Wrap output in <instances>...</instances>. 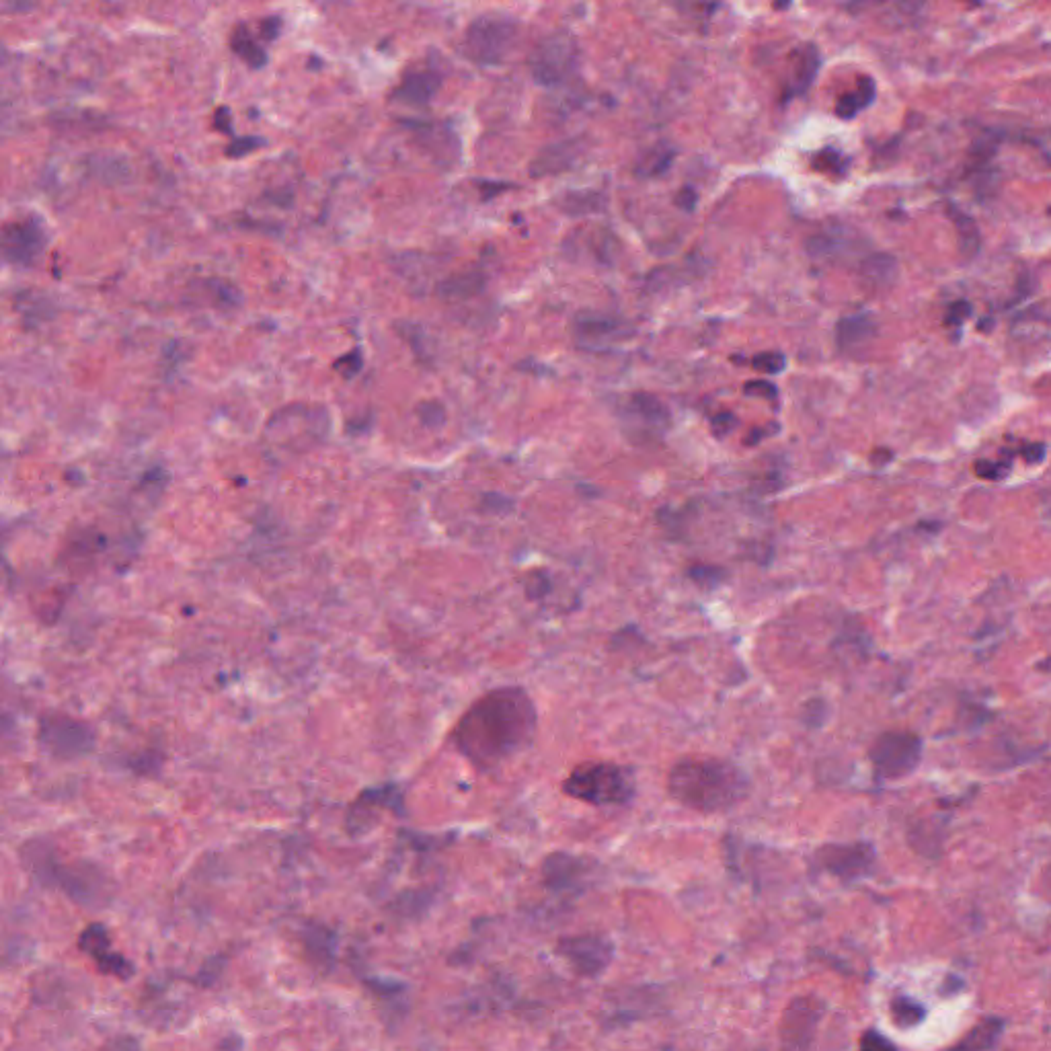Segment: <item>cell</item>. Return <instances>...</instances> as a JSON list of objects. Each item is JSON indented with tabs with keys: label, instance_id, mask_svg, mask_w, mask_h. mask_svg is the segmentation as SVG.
I'll return each instance as SVG.
<instances>
[{
	"label": "cell",
	"instance_id": "1",
	"mask_svg": "<svg viewBox=\"0 0 1051 1051\" xmlns=\"http://www.w3.org/2000/svg\"><path fill=\"white\" fill-rule=\"evenodd\" d=\"M536 731L532 698L516 686L495 688L464 711L452 729L456 750L479 768L508 762L530 746Z\"/></svg>",
	"mask_w": 1051,
	"mask_h": 1051
},
{
	"label": "cell",
	"instance_id": "2",
	"mask_svg": "<svg viewBox=\"0 0 1051 1051\" xmlns=\"http://www.w3.org/2000/svg\"><path fill=\"white\" fill-rule=\"evenodd\" d=\"M668 791L688 809L719 813L735 807L746 797L748 778L727 760L690 756L672 766L668 774Z\"/></svg>",
	"mask_w": 1051,
	"mask_h": 1051
},
{
	"label": "cell",
	"instance_id": "3",
	"mask_svg": "<svg viewBox=\"0 0 1051 1051\" xmlns=\"http://www.w3.org/2000/svg\"><path fill=\"white\" fill-rule=\"evenodd\" d=\"M25 867L33 877L48 885L60 887L68 898L87 908H99L109 900V881L105 873L93 863H60L52 846L44 842H29L23 848Z\"/></svg>",
	"mask_w": 1051,
	"mask_h": 1051
},
{
	"label": "cell",
	"instance_id": "4",
	"mask_svg": "<svg viewBox=\"0 0 1051 1051\" xmlns=\"http://www.w3.org/2000/svg\"><path fill=\"white\" fill-rule=\"evenodd\" d=\"M563 791L590 805H622L635 795V781L627 768L612 762H583L563 783Z\"/></svg>",
	"mask_w": 1051,
	"mask_h": 1051
},
{
	"label": "cell",
	"instance_id": "5",
	"mask_svg": "<svg viewBox=\"0 0 1051 1051\" xmlns=\"http://www.w3.org/2000/svg\"><path fill=\"white\" fill-rule=\"evenodd\" d=\"M516 40V19L508 15H481L464 33V54L475 64L495 66L510 56Z\"/></svg>",
	"mask_w": 1051,
	"mask_h": 1051
},
{
	"label": "cell",
	"instance_id": "6",
	"mask_svg": "<svg viewBox=\"0 0 1051 1051\" xmlns=\"http://www.w3.org/2000/svg\"><path fill=\"white\" fill-rule=\"evenodd\" d=\"M579 62V46L569 31H557L536 44L530 54V72L544 87H559L571 79Z\"/></svg>",
	"mask_w": 1051,
	"mask_h": 1051
},
{
	"label": "cell",
	"instance_id": "7",
	"mask_svg": "<svg viewBox=\"0 0 1051 1051\" xmlns=\"http://www.w3.org/2000/svg\"><path fill=\"white\" fill-rule=\"evenodd\" d=\"M922 758V742L910 731H885L881 733L871 750L869 760L875 776L881 781H898L916 770Z\"/></svg>",
	"mask_w": 1051,
	"mask_h": 1051
},
{
	"label": "cell",
	"instance_id": "8",
	"mask_svg": "<svg viewBox=\"0 0 1051 1051\" xmlns=\"http://www.w3.org/2000/svg\"><path fill=\"white\" fill-rule=\"evenodd\" d=\"M327 413L321 407L290 405L280 409L267 423V434L271 442L288 448H306L315 444L327 432Z\"/></svg>",
	"mask_w": 1051,
	"mask_h": 1051
},
{
	"label": "cell",
	"instance_id": "9",
	"mask_svg": "<svg viewBox=\"0 0 1051 1051\" xmlns=\"http://www.w3.org/2000/svg\"><path fill=\"white\" fill-rule=\"evenodd\" d=\"M37 737H40V744L60 760L81 758L95 746V733L89 725L60 713L42 719Z\"/></svg>",
	"mask_w": 1051,
	"mask_h": 1051
},
{
	"label": "cell",
	"instance_id": "10",
	"mask_svg": "<svg viewBox=\"0 0 1051 1051\" xmlns=\"http://www.w3.org/2000/svg\"><path fill=\"white\" fill-rule=\"evenodd\" d=\"M824 1015V1002L815 996L795 998L783 1015L781 1051H809Z\"/></svg>",
	"mask_w": 1051,
	"mask_h": 1051
},
{
	"label": "cell",
	"instance_id": "11",
	"mask_svg": "<svg viewBox=\"0 0 1051 1051\" xmlns=\"http://www.w3.org/2000/svg\"><path fill=\"white\" fill-rule=\"evenodd\" d=\"M875 861L871 844H828L815 852V865L822 871L854 881L865 877Z\"/></svg>",
	"mask_w": 1051,
	"mask_h": 1051
},
{
	"label": "cell",
	"instance_id": "12",
	"mask_svg": "<svg viewBox=\"0 0 1051 1051\" xmlns=\"http://www.w3.org/2000/svg\"><path fill=\"white\" fill-rule=\"evenodd\" d=\"M46 247L44 226L35 218L13 220L0 228V257L5 261L27 265L33 263Z\"/></svg>",
	"mask_w": 1051,
	"mask_h": 1051
},
{
	"label": "cell",
	"instance_id": "13",
	"mask_svg": "<svg viewBox=\"0 0 1051 1051\" xmlns=\"http://www.w3.org/2000/svg\"><path fill=\"white\" fill-rule=\"evenodd\" d=\"M559 953L581 976L596 978L610 965L614 957V945L604 937L586 934V937H571L561 941Z\"/></svg>",
	"mask_w": 1051,
	"mask_h": 1051
},
{
	"label": "cell",
	"instance_id": "14",
	"mask_svg": "<svg viewBox=\"0 0 1051 1051\" xmlns=\"http://www.w3.org/2000/svg\"><path fill=\"white\" fill-rule=\"evenodd\" d=\"M629 327L620 321L602 313H583L575 319L573 335L579 347L586 349H606L629 335Z\"/></svg>",
	"mask_w": 1051,
	"mask_h": 1051
},
{
	"label": "cell",
	"instance_id": "15",
	"mask_svg": "<svg viewBox=\"0 0 1051 1051\" xmlns=\"http://www.w3.org/2000/svg\"><path fill=\"white\" fill-rule=\"evenodd\" d=\"M79 945L89 957H93L97 961V965H99V969L103 973H113V976H118L122 980L132 976V971H134L132 963L126 957H122L120 953L111 951V941H109V934H107L105 926L91 924L81 934Z\"/></svg>",
	"mask_w": 1051,
	"mask_h": 1051
},
{
	"label": "cell",
	"instance_id": "16",
	"mask_svg": "<svg viewBox=\"0 0 1051 1051\" xmlns=\"http://www.w3.org/2000/svg\"><path fill=\"white\" fill-rule=\"evenodd\" d=\"M442 85L440 74L427 68L409 70L399 87L393 91V101L403 103L407 107H425L430 105L432 99L438 95Z\"/></svg>",
	"mask_w": 1051,
	"mask_h": 1051
},
{
	"label": "cell",
	"instance_id": "17",
	"mask_svg": "<svg viewBox=\"0 0 1051 1051\" xmlns=\"http://www.w3.org/2000/svg\"><path fill=\"white\" fill-rule=\"evenodd\" d=\"M789 62H791V72H789L785 99L801 97L811 89V85L817 79V74H820L822 56H820V50H817L813 44H805L791 54Z\"/></svg>",
	"mask_w": 1051,
	"mask_h": 1051
},
{
	"label": "cell",
	"instance_id": "18",
	"mask_svg": "<svg viewBox=\"0 0 1051 1051\" xmlns=\"http://www.w3.org/2000/svg\"><path fill=\"white\" fill-rule=\"evenodd\" d=\"M625 413L633 423L643 425L649 432H666L670 425V411L655 395L633 393L625 405Z\"/></svg>",
	"mask_w": 1051,
	"mask_h": 1051
},
{
	"label": "cell",
	"instance_id": "19",
	"mask_svg": "<svg viewBox=\"0 0 1051 1051\" xmlns=\"http://www.w3.org/2000/svg\"><path fill=\"white\" fill-rule=\"evenodd\" d=\"M577 148L573 142H559L551 144L544 150H540L538 157L532 161L530 175L532 177H549L557 175L565 169H569L577 159Z\"/></svg>",
	"mask_w": 1051,
	"mask_h": 1051
},
{
	"label": "cell",
	"instance_id": "20",
	"mask_svg": "<svg viewBox=\"0 0 1051 1051\" xmlns=\"http://www.w3.org/2000/svg\"><path fill=\"white\" fill-rule=\"evenodd\" d=\"M485 280L487 278L481 269H466L448 280H442L438 284V294L446 302H464L483 292Z\"/></svg>",
	"mask_w": 1051,
	"mask_h": 1051
},
{
	"label": "cell",
	"instance_id": "21",
	"mask_svg": "<svg viewBox=\"0 0 1051 1051\" xmlns=\"http://www.w3.org/2000/svg\"><path fill=\"white\" fill-rule=\"evenodd\" d=\"M877 333V323L871 315H850L836 323V345L840 349H854L869 343Z\"/></svg>",
	"mask_w": 1051,
	"mask_h": 1051
},
{
	"label": "cell",
	"instance_id": "22",
	"mask_svg": "<svg viewBox=\"0 0 1051 1051\" xmlns=\"http://www.w3.org/2000/svg\"><path fill=\"white\" fill-rule=\"evenodd\" d=\"M1004 1031V1021L998 1017H986L976 1027L969 1029L949 1051H990L996 1047Z\"/></svg>",
	"mask_w": 1051,
	"mask_h": 1051
},
{
	"label": "cell",
	"instance_id": "23",
	"mask_svg": "<svg viewBox=\"0 0 1051 1051\" xmlns=\"http://www.w3.org/2000/svg\"><path fill=\"white\" fill-rule=\"evenodd\" d=\"M676 159V148L670 142H657L647 148L635 167V175L641 179H655L666 175Z\"/></svg>",
	"mask_w": 1051,
	"mask_h": 1051
},
{
	"label": "cell",
	"instance_id": "24",
	"mask_svg": "<svg viewBox=\"0 0 1051 1051\" xmlns=\"http://www.w3.org/2000/svg\"><path fill=\"white\" fill-rule=\"evenodd\" d=\"M947 216L957 230V243H959L961 255L965 259H973L980 253V247H982V235H980V228L976 220H973L969 214H965L963 210H959L955 204H947Z\"/></svg>",
	"mask_w": 1051,
	"mask_h": 1051
},
{
	"label": "cell",
	"instance_id": "25",
	"mask_svg": "<svg viewBox=\"0 0 1051 1051\" xmlns=\"http://www.w3.org/2000/svg\"><path fill=\"white\" fill-rule=\"evenodd\" d=\"M875 99V81L871 76H861L856 89L850 93H844L836 101V115L840 120H852L859 115L863 109H867Z\"/></svg>",
	"mask_w": 1051,
	"mask_h": 1051
},
{
	"label": "cell",
	"instance_id": "26",
	"mask_svg": "<svg viewBox=\"0 0 1051 1051\" xmlns=\"http://www.w3.org/2000/svg\"><path fill=\"white\" fill-rule=\"evenodd\" d=\"M230 48L239 58H243L251 68H261L267 64V54L259 46L257 37L249 31L247 25H239L230 35Z\"/></svg>",
	"mask_w": 1051,
	"mask_h": 1051
},
{
	"label": "cell",
	"instance_id": "27",
	"mask_svg": "<svg viewBox=\"0 0 1051 1051\" xmlns=\"http://www.w3.org/2000/svg\"><path fill=\"white\" fill-rule=\"evenodd\" d=\"M557 206L569 216H586L604 210L606 198L598 191H571L557 200Z\"/></svg>",
	"mask_w": 1051,
	"mask_h": 1051
},
{
	"label": "cell",
	"instance_id": "28",
	"mask_svg": "<svg viewBox=\"0 0 1051 1051\" xmlns=\"http://www.w3.org/2000/svg\"><path fill=\"white\" fill-rule=\"evenodd\" d=\"M583 873H586V867H583L581 861L573 859V856H553L547 863V869H544L549 883L557 889L577 883L583 877Z\"/></svg>",
	"mask_w": 1051,
	"mask_h": 1051
},
{
	"label": "cell",
	"instance_id": "29",
	"mask_svg": "<svg viewBox=\"0 0 1051 1051\" xmlns=\"http://www.w3.org/2000/svg\"><path fill=\"white\" fill-rule=\"evenodd\" d=\"M895 271H898V263L891 255L877 253L863 261L861 265V278L871 284V288H885L887 282L895 280Z\"/></svg>",
	"mask_w": 1051,
	"mask_h": 1051
},
{
	"label": "cell",
	"instance_id": "30",
	"mask_svg": "<svg viewBox=\"0 0 1051 1051\" xmlns=\"http://www.w3.org/2000/svg\"><path fill=\"white\" fill-rule=\"evenodd\" d=\"M891 1015H893L895 1025L902 1029H910L924 1019V1008L916 1000L895 998L891 1002Z\"/></svg>",
	"mask_w": 1051,
	"mask_h": 1051
},
{
	"label": "cell",
	"instance_id": "31",
	"mask_svg": "<svg viewBox=\"0 0 1051 1051\" xmlns=\"http://www.w3.org/2000/svg\"><path fill=\"white\" fill-rule=\"evenodd\" d=\"M752 368L760 374L776 376L787 370V358L781 352H762L752 358Z\"/></svg>",
	"mask_w": 1051,
	"mask_h": 1051
},
{
	"label": "cell",
	"instance_id": "32",
	"mask_svg": "<svg viewBox=\"0 0 1051 1051\" xmlns=\"http://www.w3.org/2000/svg\"><path fill=\"white\" fill-rule=\"evenodd\" d=\"M1010 471V460H978L976 475L988 481H1000Z\"/></svg>",
	"mask_w": 1051,
	"mask_h": 1051
},
{
	"label": "cell",
	"instance_id": "33",
	"mask_svg": "<svg viewBox=\"0 0 1051 1051\" xmlns=\"http://www.w3.org/2000/svg\"><path fill=\"white\" fill-rule=\"evenodd\" d=\"M815 165L820 171L824 173H832V175H842L844 169H846V161L840 152L832 150V148H826L820 152V157L815 159Z\"/></svg>",
	"mask_w": 1051,
	"mask_h": 1051
},
{
	"label": "cell",
	"instance_id": "34",
	"mask_svg": "<svg viewBox=\"0 0 1051 1051\" xmlns=\"http://www.w3.org/2000/svg\"><path fill=\"white\" fill-rule=\"evenodd\" d=\"M861 1051H898L887 1037H883L879 1031H867L861 1037Z\"/></svg>",
	"mask_w": 1051,
	"mask_h": 1051
},
{
	"label": "cell",
	"instance_id": "35",
	"mask_svg": "<svg viewBox=\"0 0 1051 1051\" xmlns=\"http://www.w3.org/2000/svg\"><path fill=\"white\" fill-rule=\"evenodd\" d=\"M971 317V304L967 300H957L949 306L945 325L947 327H961Z\"/></svg>",
	"mask_w": 1051,
	"mask_h": 1051
},
{
	"label": "cell",
	"instance_id": "36",
	"mask_svg": "<svg viewBox=\"0 0 1051 1051\" xmlns=\"http://www.w3.org/2000/svg\"><path fill=\"white\" fill-rule=\"evenodd\" d=\"M362 364H364L362 354L356 349V352H349L343 358H339L335 362V370L341 372L345 378H352V376H356L362 370Z\"/></svg>",
	"mask_w": 1051,
	"mask_h": 1051
},
{
	"label": "cell",
	"instance_id": "37",
	"mask_svg": "<svg viewBox=\"0 0 1051 1051\" xmlns=\"http://www.w3.org/2000/svg\"><path fill=\"white\" fill-rule=\"evenodd\" d=\"M421 421L425 425H440L444 421V407L436 401H427V403H421L419 409H417Z\"/></svg>",
	"mask_w": 1051,
	"mask_h": 1051
},
{
	"label": "cell",
	"instance_id": "38",
	"mask_svg": "<svg viewBox=\"0 0 1051 1051\" xmlns=\"http://www.w3.org/2000/svg\"><path fill=\"white\" fill-rule=\"evenodd\" d=\"M261 144H263V140L253 138V136H245V138H239V140L232 142V144L228 146L226 154H228V157H232V159H239V157H245V154L257 150V146H261Z\"/></svg>",
	"mask_w": 1051,
	"mask_h": 1051
},
{
	"label": "cell",
	"instance_id": "39",
	"mask_svg": "<svg viewBox=\"0 0 1051 1051\" xmlns=\"http://www.w3.org/2000/svg\"><path fill=\"white\" fill-rule=\"evenodd\" d=\"M744 393L748 397H764V399H774L776 397V386L770 382V380H750L746 382L744 386Z\"/></svg>",
	"mask_w": 1051,
	"mask_h": 1051
},
{
	"label": "cell",
	"instance_id": "40",
	"mask_svg": "<svg viewBox=\"0 0 1051 1051\" xmlns=\"http://www.w3.org/2000/svg\"><path fill=\"white\" fill-rule=\"evenodd\" d=\"M711 425H713L715 436L723 438V436H727L729 432L735 430L737 417H735L733 413H729V411H723V413H719V415H715V417L711 419Z\"/></svg>",
	"mask_w": 1051,
	"mask_h": 1051
},
{
	"label": "cell",
	"instance_id": "41",
	"mask_svg": "<svg viewBox=\"0 0 1051 1051\" xmlns=\"http://www.w3.org/2000/svg\"><path fill=\"white\" fill-rule=\"evenodd\" d=\"M674 204H676L682 212L692 214V212L696 210V204H698V193H696L690 185H686V187H682V189L676 193Z\"/></svg>",
	"mask_w": 1051,
	"mask_h": 1051
},
{
	"label": "cell",
	"instance_id": "42",
	"mask_svg": "<svg viewBox=\"0 0 1051 1051\" xmlns=\"http://www.w3.org/2000/svg\"><path fill=\"white\" fill-rule=\"evenodd\" d=\"M261 27V35L265 37V40H276L280 29H282V19L280 17H267L259 23Z\"/></svg>",
	"mask_w": 1051,
	"mask_h": 1051
},
{
	"label": "cell",
	"instance_id": "43",
	"mask_svg": "<svg viewBox=\"0 0 1051 1051\" xmlns=\"http://www.w3.org/2000/svg\"><path fill=\"white\" fill-rule=\"evenodd\" d=\"M1045 450H1047V448H1045L1043 442L1027 444V446L1021 448V456H1023L1029 464H1033V462H1041V460L1045 458Z\"/></svg>",
	"mask_w": 1051,
	"mask_h": 1051
},
{
	"label": "cell",
	"instance_id": "44",
	"mask_svg": "<svg viewBox=\"0 0 1051 1051\" xmlns=\"http://www.w3.org/2000/svg\"><path fill=\"white\" fill-rule=\"evenodd\" d=\"M105 1051H140V1047H138V1043L134 1039L122 1037V1039L111 1041V1045Z\"/></svg>",
	"mask_w": 1051,
	"mask_h": 1051
},
{
	"label": "cell",
	"instance_id": "45",
	"mask_svg": "<svg viewBox=\"0 0 1051 1051\" xmlns=\"http://www.w3.org/2000/svg\"><path fill=\"white\" fill-rule=\"evenodd\" d=\"M216 126L222 128L224 132H230V113H228V109H218V113H216Z\"/></svg>",
	"mask_w": 1051,
	"mask_h": 1051
}]
</instances>
